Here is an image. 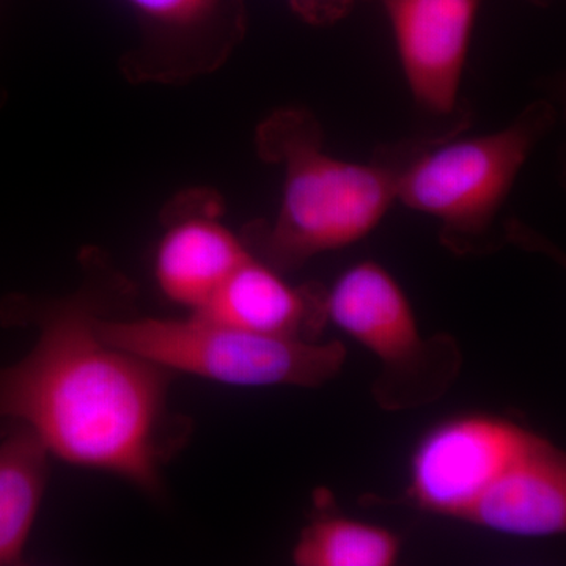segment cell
Listing matches in <instances>:
<instances>
[{"label": "cell", "mask_w": 566, "mask_h": 566, "mask_svg": "<svg viewBox=\"0 0 566 566\" xmlns=\"http://www.w3.org/2000/svg\"><path fill=\"white\" fill-rule=\"evenodd\" d=\"M354 0H289L297 17L311 24H329L344 18Z\"/></svg>", "instance_id": "14"}, {"label": "cell", "mask_w": 566, "mask_h": 566, "mask_svg": "<svg viewBox=\"0 0 566 566\" xmlns=\"http://www.w3.org/2000/svg\"><path fill=\"white\" fill-rule=\"evenodd\" d=\"M324 307L327 322L378 360L371 395L385 411L434 403L461 374L457 338L424 337L405 290L379 263L368 260L346 270L326 293Z\"/></svg>", "instance_id": "4"}, {"label": "cell", "mask_w": 566, "mask_h": 566, "mask_svg": "<svg viewBox=\"0 0 566 566\" xmlns=\"http://www.w3.org/2000/svg\"><path fill=\"white\" fill-rule=\"evenodd\" d=\"M117 312L96 322L104 340L159 365L238 387H322L340 375L346 348L340 340H292L268 337L210 322L186 318L125 319Z\"/></svg>", "instance_id": "3"}, {"label": "cell", "mask_w": 566, "mask_h": 566, "mask_svg": "<svg viewBox=\"0 0 566 566\" xmlns=\"http://www.w3.org/2000/svg\"><path fill=\"white\" fill-rule=\"evenodd\" d=\"M324 297L315 285L293 286L251 255L191 315L268 337L318 342L327 323Z\"/></svg>", "instance_id": "11"}, {"label": "cell", "mask_w": 566, "mask_h": 566, "mask_svg": "<svg viewBox=\"0 0 566 566\" xmlns=\"http://www.w3.org/2000/svg\"><path fill=\"white\" fill-rule=\"evenodd\" d=\"M536 433L491 415L447 419L424 433L409 464L408 497L423 512L463 521Z\"/></svg>", "instance_id": "7"}, {"label": "cell", "mask_w": 566, "mask_h": 566, "mask_svg": "<svg viewBox=\"0 0 566 566\" xmlns=\"http://www.w3.org/2000/svg\"><path fill=\"white\" fill-rule=\"evenodd\" d=\"M0 434V566L21 565L46 491L51 455L25 428Z\"/></svg>", "instance_id": "12"}, {"label": "cell", "mask_w": 566, "mask_h": 566, "mask_svg": "<svg viewBox=\"0 0 566 566\" xmlns=\"http://www.w3.org/2000/svg\"><path fill=\"white\" fill-rule=\"evenodd\" d=\"M81 268L69 296L0 304L3 324L39 327L31 352L0 367V433L25 428L51 457L158 494L191 422L170 408L174 374L98 333L99 316L133 303V282L98 248L82 251Z\"/></svg>", "instance_id": "1"}, {"label": "cell", "mask_w": 566, "mask_h": 566, "mask_svg": "<svg viewBox=\"0 0 566 566\" xmlns=\"http://www.w3.org/2000/svg\"><path fill=\"white\" fill-rule=\"evenodd\" d=\"M464 523L520 536L549 538L566 532V457L536 434L527 449L480 494Z\"/></svg>", "instance_id": "10"}, {"label": "cell", "mask_w": 566, "mask_h": 566, "mask_svg": "<svg viewBox=\"0 0 566 566\" xmlns=\"http://www.w3.org/2000/svg\"><path fill=\"white\" fill-rule=\"evenodd\" d=\"M395 36L412 96L423 109H455L482 0H376Z\"/></svg>", "instance_id": "9"}, {"label": "cell", "mask_w": 566, "mask_h": 566, "mask_svg": "<svg viewBox=\"0 0 566 566\" xmlns=\"http://www.w3.org/2000/svg\"><path fill=\"white\" fill-rule=\"evenodd\" d=\"M400 553V536L389 528L318 513L297 536L292 560L297 566H392Z\"/></svg>", "instance_id": "13"}, {"label": "cell", "mask_w": 566, "mask_h": 566, "mask_svg": "<svg viewBox=\"0 0 566 566\" xmlns=\"http://www.w3.org/2000/svg\"><path fill=\"white\" fill-rule=\"evenodd\" d=\"M222 212L221 196L207 188L178 192L163 210L153 260L156 285L189 314L200 311L252 255L243 238L223 226Z\"/></svg>", "instance_id": "8"}, {"label": "cell", "mask_w": 566, "mask_h": 566, "mask_svg": "<svg viewBox=\"0 0 566 566\" xmlns=\"http://www.w3.org/2000/svg\"><path fill=\"white\" fill-rule=\"evenodd\" d=\"M255 145L263 161L282 167V202L273 222L253 223L243 240L253 256L279 273L364 240L397 200L394 169L342 161L324 151L311 112L274 111L256 128Z\"/></svg>", "instance_id": "2"}, {"label": "cell", "mask_w": 566, "mask_h": 566, "mask_svg": "<svg viewBox=\"0 0 566 566\" xmlns=\"http://www.w3.org/2000/svg\"><path fill=\"white\" fill-rule=\"evenodd\" d=\"M3 104H6V92L0 88V109H2Z\"/></svg>", "instance_id": "15"}, {"label": "cell", "mask_w": 566, "mask_h": 566, "mask_svg": "<svg viewBox=\"0 0 566 566\" xmlns=\"http://www.w3.org/2000/svg\"><path fill=\"white\" fill-rule=\"evenodd\" d=\"M136 39L118 61L133 85L180 87L221 69L244 40L243 0H122Z\"/></svg>", "instance_id": "6"}, {"label": "cell", "mask_w": 566, "mask_h": 566, "mask_svg": "<svg viewBox=\"0 0 566 566\" xmlns=\"http://www.w3.org/2000/svg\"><path fill=\"white\" fill-rule=\"evenodd\" d=\"M549 103H535L501 132L447 142L394 169L395 197L441 222L446 245L472 252L493 230L517 175L551 128Z\"/></svg>", "instance_id": "5"}]
</instances>
